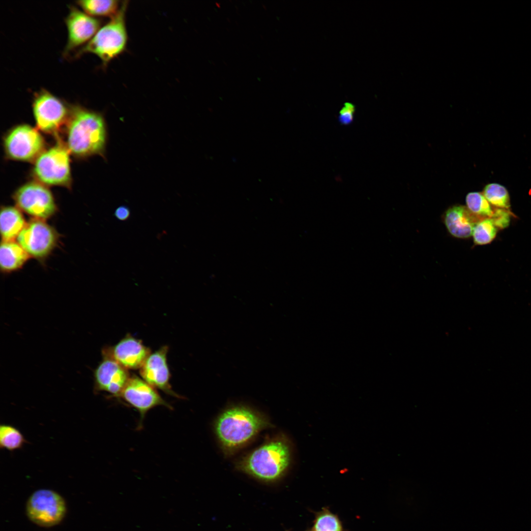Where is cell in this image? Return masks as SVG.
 Here are the masks:
<instances>
[{
	"mask_svg": "<svg viewBox=\"0 0 531 531\" xmlns=\"http://www.w3.org/2000/svg\"><path fill=\"white\" fill-rule=\"evenodd\" d=\"M107 140L106 124L101 114L79 105L70 107L64 143L70 153L78 157H104Z\"/></svg>",
	"mask_w": 531,
	"mask_h": 531,
	"instance_id": "obj_1",
	"label": "cell"
},
{
	"mask_svg": "<svg viewBox=\"0 0 531 531\" xmlns=\"http://www.w3.org/2000/svg\"><path fill=\"white\" fill-rule=\"evenodd\" d=\"M128 1L121 4L117 13L103 27H100L91 39L76 51V58L86 53H92L101 60L103 67L120 55L125 49L127 33L125 14Z\"/></svg>",
	"mask_w": 531,
	"mask_h": 531,
	"instance_id": "obj_2",
	"label": "cell"
},
{
	"mask_svg": "<svg viewBox=\"0 0 531 531\" xmlns=\"http://www.w3.org/2000/svg\"><path fill=\"white\" fill-rule=\"evenodd\" d=\"M290 462L289 445L284 441H275L253 451L241 462V469L258 480L273 482L284 475Z\"/></svg>",
	"mask_w": 531,
	"mask_h": 531,
	"instance_id": "obj_3",
	"label": "cell"
},
{
	"mask_svg": "<svg viewBox=\"0 0 531 531\" xmlns=\"http://www.w3.org/2000/svg\"><path fill=\"white\" fill-rule=\"evenodd\" d=\"M266 421L250 410L235 407L223 413L218 418L215 430L226 447L235 448L244 444L266 426Z\"/></svg>",
	"mask_w": 531,
	"mask_h": 531,
	"instance_id": "obj_4",
	"label": "cell"
},
{
	"mask_svg": "<svg viewBox=\"0 0 531 531\" xmlns=\"http://www.w3.org/2000/svg\"><path fill=\"white\" fill-rule=\"evenodd\" d=\"M69 152L65 144L61 142L44 150L35 160L33 169V175L38 181L44 185L70 188Z\"/></svg>",
	"mask_w": 531,
	"mask_h": 531,
	"instance_id": "obj_5",
	"label": "cell"
},
{
	"mask_svg": "<svg viewBox=\"0 0 531 531\" xmlns=\"http://www.w3.org/2000/svg\"><path fill=\"white\" fill-rule=\"evenodd\" d=\"M32 107L37 127L48 134L57 133L70 116V107L43 88L33 94Z\"/></svg>",
	"mask_w": 531,
	"mask_h": 531,
	"instance_id": "obj_6",
	"label": "cell"
},
{
	"mask_svg": "<svg viewBox=\"0 0 531 531\" xmlns=\"http://www.w3.org/2000/svg\"><path fill=\"white\" fill-rule=\"evenodd\" d=\"M66 511L63 498L50 489H42L34 492L29 497L26 507L27 515L34 524L50 527L60 523Z\"/></svg>",
	"mask_w": 531,
	"mask_h": 531,
	"instance_id": "obj_7",
	"label": "cell"
},
{
	"mask_svg": "<svg viewBox=\"0 0 531 531\" xmlns=\"http://www.w3.org/2000/svg\"><path fill=\"white\" fill-rule=\"evenodd\" d=\"M13 199L17 207L33 218L45 220L58 210L52 192L39 182L30 181L21 186L14 193Z\"/></svg>",
	"mask_w": 531,
	"mask_h": 531,
	"instance_id": "obj_8",
	"label": "cell"
},
{
	"mask_svg": "<svg viewBox=\"0 0 531 531\" xmlns=\"http://www.w3.org/2000/svg\"><path fill=\"white\" fill-rule=\"evenodd\" d=\"M59 234L45 220L33 218L27 223L17 238L30 257L45 260L58 244Z\"/></svg>",
	"mask_w": 531,
	"mask_h": 531,
	"instance_id": "obj_9",
	"label": "cell"
},
{
	"mask_svg": "<svg viewBox=\"0 0 531 531\" xmlns=\"http://www.w3.org/2000/svg\"><path fill=\"white\" fill-rule=\"evenodd\" d=\"M3 143L7 156L15 160L33 161L45 150V141L41 135L27 124L10 130L4 136Z\"/></svg>",
	"mask_w": 531,
	"mask_h": 531,
	"instance_id": "obj_10",
	"label": "cell"
},
{
	"mask_svg": "<svg viewBox=\"0 0 531 531\" xmlns=\"http://www.w3.org/2000/svg\"><path fill=\"white\" fill-rule=\"evenodd\" d=\"M68 37L63 55L68 56L87 44L100 28L101 21L73 5L69 6L65 19Z\"/></svg>",
	"mask_w": 531,
	"mask_h": 531,
	"instance_id": "obj_11",
	"label": "cell"
},
{
	"mask_svg": "<svg viewBox=\"0 0 531 531\" xmlns=\"http://www.w3.org/2000/svg\"><path fill=\"white\" fill-rule=\"evenodd\" d=\"M118 397L138 412L141 427L145 415L151 409L157 406L172 409L154 387L136 376L130 377Z\"/></svg>",
	"mask_w": 531,
	"mask_h": 531,
	"instance_id": "obj_12",
	"label": "cell"
},
{
	"mask_svg": "<svg viewBox=\"0 0 531 531\" xmlns=\"http://www.w3.org/2000/svg\"><path fill=\"white\" fill-rule=\"evenodd\" d=\"M103 354V359L94 373L95 386L99 391L118 397L130 376L126 368L105 352Z\"/></svg>",
	"mask_w": 531,
	"mask_h": 531,
	"instance_id": "obj_13",
	"label": "cell"
},
{
	"mask_svg": "<svg viewBox=\"0 0 531 531\" xmlns=\"http://www.w3.org/2000/svg\"><path fill=\"white\" fill-rule=\"evenodd\" d=\"M168 350V347L164 346L150 354L140 369V375L144 380L155 388L180 398L173 391L170 384V374L167 361Z\"/></svg>",
	"mask_w": 531,
	"mask_h": 531,
	"instance_id": "obj_14",
	"label": "cell"
},
{
	"mask_svg": "<svg viewBox=\"0 0 531 531\" xmlns=\"http://www.w3.org/2000/svg\"><path fill=\"white\" fill-rule=\"evenodd\" d=\"M103 352L126 369H140L150 354L149 350L141 341L130 336Z\"/></svg>",
	"mask_w": 531,
	"mask_h": 531,
	"instance_id": "obj_15",
	"label": "cell"
},
{
	"mask_svg": "<svg viewBox=\"0 0 531 531\" xmlns=\"http://www.w3.org/2000/svg\"><path fill=\"white\" fill-rule=\"evenodd\" d=\"M444 223L449 233L458 238H468L480 218L472 213L467 206L458 205L448 208L445 213Z\"/></svg>",
	"mask_w": 531,
	"mask_h": 531,
	"instance_id": "obj_16",
	"label": "cell"
},
{
	"mask_svg": "<svg viewBox=\"0 0 531 531\" xmlns=\"http://www.w3.org/2000/svg\"><path fill=\"white\" fill-rule=\"evenodd\" d=\"M27 223L22 211L18 207L11 206L1 207L0 231L2 240H15Z\"/></svg>",
	"mask_w": 531,
	"mask_h": 531,
	"instance_id": "obj_17",
	"label": "cell"
},
{
	"mask_svg": "<svg viewBox=\"0 0 531 531\" xmlns=\"http://www.w3.org/2000/svg\"><path fill=\"white\" fill-rule=\"evenodd\" d=\"M30 258L18 243L2 240L0 246V266L1 272L8 273L17 270Z\"/></svg>",
	"mask_w": 531,
	"mask_h": 531,
	"instance_id": "obj_18",
	"label": "cell"
},
{
	"mask_svg": "<svg viewBox=\"0 0 531 531\" xmlns=\"http://www.w3.org/2000/svg\"><path fill=\"white\" fill-rule=\"evenodd\" d=\"M82 10L90 16L111 17L118 12V1L115 0H81L76 1Z\"/></svg>",
	"mask_w": 531,
	"mask_h": 531,
	"instance_id": "obj_19",
	"label": "cell"
},
{
	"mask_svg": "<svg viewBox=\"0 0 531 531\" xmlns=\"http://www.w3.org/2000/svg\"><path fill=\"white\" fill-rule=\"evenodd\" d=\"M467 207L473 214L482 219L491 218L494 209L482 193L471 192L466 198Z\"/></svg>",
	"mask_w": 531,
	"mask_h": 531,
	"instance_id": "obj_20",
	"label": "cell"
},
{
	"mask_svg": "<svg viewBox=\"0 0 531 531\" xmlns=\"http://www.w3.org/2000/svg\"><path fill=\"white\" fill-rule=\"evenodd\" d=\"M482 194L493 206L499 208L509 209L510 197L504 186L498 183H490L485 186Z\"/></svg>",
	"mask_w": 531,
	"mask_h": 531,
	"instance_id": "obj_21",
	"label": "cell"
},
{
	"mask_svg": "<svg viewBox=\"0 0 531 531\" xmlns=\"http://www.w3.org/2000/svg\"><path fill=\"white\" fill-rule=\"evenodd\" d=\"M26 440L21 432L15 427L6 424L0 426V446L1 448L13 451L20 448Z\"/></svg>",
	"mask_w": 531,
	"mask_h": 531,
	"instance_id": "obj_22",
	"label": "cell"
},
{
	"mask_svg": "<svg viewBox=\"0 0 531 531\" xmlns=\"http://www.w3.org/2000/svg\"><path fill=\"white\" fill-rule=\"evenodd\" d=\"M312 531H343V527L338 517L324 508L315 517Z\"/></svg>",
	"mask_w": 531,
	"mask_h": 531,
	"instance_id": "obj_23",
	"label": "cell"
},
{
	"mask_svg": "<svg viewBox=\"0 0 531 531\" xmlns=\"http://www.w3.org/2000/svg\"><path fill=\"white\" fill-rule=\"evenodd\" d=\"M497 227L490 218L483 219L475 225L472 236L474 242L478 245L490 243L496 237Z\"/></svg>",
	"mask_w": 531,
	"mask_h": 531,
	"instance_id": "obj_24",
	"label": "cell"
},
{
	"mask_svg": "<svg viewBox=\"0 0 531 531\" xmlns=\"http://www.w3.org/2000/svg\"><path fill=\"white\" fill-rule=\"evenodd\" d=\"M355 112V106L353 103L345 102L339 111L338 121L343 125L351 124L354 121Z\"/></svg>",
	"mask_w": 531,
	"mask_h": 531,
	"instance_id": "obj_25",
	"label": "cell"
},
{
	"mask_svg": "<svg viewBox=\"0 0 531 531\" xmlns=\"http://www.w3.org/2000/svg\"><path fill=\"white\" fill-rule=\"evenodd\" d=\"M490 218L497 228H504L509 224V212L507 209L497 208L494 209L493 215Z\"/></svg>",
	"mask_w": 531,
	"mask_h": 531,
	"instance_id": "obj_26",
	"label": "cell"
},
{
	"mask_svg": "<svg viewBox=\"0 0 531 531\" xmlns=\"http://www.w3.org/2000/svg\"><path fill=\"white\" fill-rule=\"evenodd\" d=\"M114 215L118 220L120 221H125L130 217V209L126 206H121L116 209Z\"/></svg>",
	"mask_w": 531,
	"mask_h": 531,
	"instance_id": "obj_27",
	"label": "cell"
},
{
	"mask_svg": "<svg viewBox=\"0 0 531 531\" xmlns=\"http://www.w3.org/2000/svg\"><path fill=\"white\" fill-rule=\"evenodd\" d=\"M312 531V530H310V531Z\"/></svg>",
	"mask_w": 531,
	"mask_h": 531,
	"instance_id": "obj_28",
	"label": "cell"
}]
</instances>
